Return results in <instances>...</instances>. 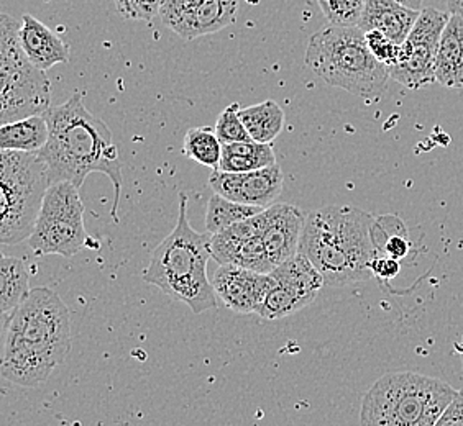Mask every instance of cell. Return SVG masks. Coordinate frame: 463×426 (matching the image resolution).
Returning <instances> with one entry per match:
<instances>
[{
	"mask_svg": "<svg viewBox=\"0 0 463 426\" xmlns=\"http://www.w3.org/2000/svg\"><path fill=\"white\" fill-rule=\"evenodd\" d=\"M43 116L50 136L38 154L45 161L50 184L71 182L80 189L92 172L106 174L116 190L110 213L118 223L117 208L124 186V164L108 124L90 114L80 92L61 106H50Z\"/></svg>",
	"mask_w": 463,
	"mask_h": 426,
	"instance_id": "cell-1",
	"label": "cell"
},
{
	"mask_svg": "<svg viewBox=\"0 0 463 426\" xmlns=\"http://www.w3.org/2000/svg\"><path fill=\"white\" fill-rule=\"evenodd\" d=\"M2 374L20 387H38L71 353V315L50 287H36L10 311Z\"/></svg>",
	"mask_w": 463,
	"mask_h": 426,
	"instance_id": "cell-2",
	"label": "cell"
},
{
	"mask_svg": "<svg viewBox=\"0 0 463 426\" xmlns=\"http://www.w3.org/2000/svg\"><path fill=\"white\" fill-rule=\"evenodd\" d=\"M373 215L352 205H327L309 213L299 253L319 269L326 285L372 279L370 264L380 256L373 240Z\"/></svg>",
	"mask_w": 463,
	"mask_h": 426,
	"instance_id": "cell-3",
	"label": "cell"
},
{
	"mask_svg": "<svg viewBox=\"0 0 463 426\" xmlns=\"http://www.w3.org/2000/svg\"><path fill=\"white\" fill-rule=\"evenodd\" d=\"M213 233H199L189 223L187 196H179L175 230L153 251L143 281L158 287L173 301L186 303L194 315L217 309V293L207 274Z\"/></svg>",
	"mask_w": 463,
	"mask_h": 426,
	"instance_id": "cell-4",
	"label": "cell"
},
{
	"mask_svg": "<svg viewBox=\"0 0 463 426\" xmlns=\"http://www.w3.org/2000/svg\"><path fill=\"white\" fill-rule=\"evenodd\" d=\"M306 66L322 82L364 98H378L392 79L388 68L366 45L358 27L327 25L316 32L306 50Z\"/></svg>",
	"mask_w": 463,
	"mask_h": 426,
	"instance_id": "cell-5",
	"label": "cell"
},
{
	"mask_svg": "<svg viewBox=\"0 0 463 426\" xmlns=\"http://www.w3.org/2000/svg\"><path fill=\"white\" fill-rule=\"evenodd\" d=\"M457 392L424 374H384L364 397L360 426H434Z\"/></svg>",
	"mask_w": 463,
	"mask_h": 426,
	"instance_id": "cell-6",
	"label": "cell"
},
{
	"mask_svg": "<svg viewBox=\"0 0 463 426\" xmlns=\"http://www.w3.org/2000/svg\"><path fill=\"white\" fill-rule=\"evenodd\" d=\"M50 184L38 153L0 152V241L14 246L28 240Z\"/></svg>",
	"mask_w": 463,
	"mask_h": 426,
	"instance_id": "cell-7",
	"label": "cell"
},
{
	"mask_svg": "<svg viewBox=\"0 0 463 426\" xmlns=\"http://www.w3.org/2000/svg\"><path fill=\"white\" fill-rule=\"evenodd\" d=\"M17 20H0V124L43 116L52 106V82L28 60L20 43Z\"/></svg>",
	"mask_w": 463,
	"mask_h": 426,
	"instance_id": "cell-8",
	"label": "cell"
},
{
	"mask_svg": "<svg viewBox=\"0 0 463 426\" xmlns=\"http://www.w3.org/2000/svg\"><path fill=\"white\" fill-rule=\"evenodd\" d=\"M28 246L36 256L60 255L66 258L82 249H99L100 243L84 227V204L78 187L71 182L48 187Z\"/></svg>",
	"mask_w": 463,
	"mask_h": 426,
	"instance_id": "cell-9",
	"label": "cell"
},
{
	"mask_svg": "<svg viewBox=\"0 0 463 426\" xmlns=\"http://www.w3.org/2000/svg\"><path fill=\"white\" fill-rule=\"evenodd\" d=\"M449 18L450 14L430 7L420 12L416 25L402 45L400 61L388 69L392 80L411 90L437 82V50Z\"/></svg>",
	"mask_w": 463,
	"mask_h": 426,
	"instance_id": "cell-10",
	"label": "cell"
},
{
	"mask_svg": "<svg viewBox=\"0 0 463 426\" xmlns=\"http://www.w3.org/2000/svg\"><path fill=\"white\" fill-rule=\"evenodd\" d=\"M269 274L277 284L268 293L267 301L257 315L265 320L285 319L311 305L321 292L326 281L319 269L303 253L294 255L283 264L275 267Z\"/></svg>",
	"mask_w": 463,
	"mask_h": 426,
	"instance_id": "cell-11",
	"label": "cell"
},
{
	"mask_svg": "<svg viewBox=\"0 0 463 426\" xmlns=\"http://www.w3.org/2000/svg\"><path fill=\"white\" fill-rule=\"evenodd\" d=\"M239 0H165L160 17L183 40H194L229 27L237 17Z\"/></svg>",
	"mask_w": 463,
	"mask_h": 426,
	"instance_id": "cell-12",
	"label": "cell"
},
{
	"mask_svg": "<svg viewBox=\"0 0 463 426\" xmlns=\"http://www.w3.org/2000/svg\"><path fill=\"white\" fill-rule=\"evenodd\" d=\"M260 213L245 222L235 223L231 228L213 235V259L219 264H233L261 274H269L275 266L268 258L267 248L261 238Z\"/></svg>",
	"mask_w": 463,
	"mask_h": 426,
	"instance_id": "cell-13",
	"label": "cell"
},
{
	"mask_svg": "<svg viewBox=\"0 0 463 426\" xmlns=\"http://www.w3.org/2000/svg\"><path fill=\"white\" fill-rule=\"evenodd\" d=\"M283 182L285 174L278 162L250 172H223L221 169H214L209 178V186L215 194L232 202L261 208L275 205L283 192Z\"/></svg>",
	"mask_w": 463,
	"mask_h": 426,
	"instance_id": "cell-14",
	"label": "cell"
},
{
	"mask_svg": "<svg viewBox=\"0 0 463 426\" xmlns=\"http://www.w3.org/2000/svg\"><path fill=\"white\" fill-rule=\"evenodd\" d=\"M275 284L277 281L271 274H261L233 264H221L213 275L217 297L227 309L239 315L257 313Z\"/></svg>",
	"mask_w": 463,
	"mask_h": 426,
	"instance_id": "cell-15",
	"label": "cell"
},
{
	"mask_svg": "<svg viewBox=\"0 0 463 426\" xmlns=\"http://www.w3.org/2000/svg\"><path fill=\"white\" fill-rule=\"evenodd\" d=\"M261 238L268 258L277 267L299 253L307 215L289 204H275L260 213Z\"/></svg>",
	"mask_w": 463,
	"mask_h": 426,
	"instance_id": "cell-16",
	"label": "cell"
},
{
	"mask_svg": "<svg viewBox=\"0 0 463 426\" xmlns=\"http://www.w3.org/2000/svg\"><path fill=\"white\" fill-rule=\"evenodd\" d=\"M422 10L406 7L398 0H366L365 10L358 22L364 32L378 30L394 43L402 45L416 25Z\"/></svg>",
	"mask_w": 463,
	"mask_h": 426,
	"instance_id": "cell-17",
	"label": "cell"
},
{
	"mask_svg": "<svg viewBox=\"0 0 463 426\" xmlns=\"http://www.w3.org/2000/svg\"><path fill=\"white\" fill-rule=\"evenodd\" d=\"M20 43L28 60L43 71L70 61L68 43L30 14H24L22 18Z\"/></svg>",
	"mask_w": 463,
	"mask_h": 426,
	"instance_id": "cell-18",
	"label": "cell"
},
{
	"mask_svg": "<svg viewBox=\"0 0 463 426\" xmlns=\"http://www.w3.org/2000/svg\"><path fill=\"white\" fill-rule=\"evenodd\" d=\"M436 80L450 89H463V15L450 14L437 50Z\"/></svg>",
	"mask_w": 463,
	"mask_h": 426,
	"instance_id": "cell-19",
	"label": "cell"
},
{
	"mask_svg": "<svg viewBox=\"0 0 463 426\" xmlns=\"http://www.w3.org/2000/svg\"><path fill=\"white\" fill-rule=\"evenodd\" d=\"M50 136L45 116H30L0 126V150L38 153Z\"/></svg>",
	"mask_w": 463,
	"mask_h": 426,
	"instance_id": "cell-20",
	"label": "cell"
},
{
	"mask_svg": "<svg viewBox=\"0 0 463 426\" xmlns=\"http://www.w3.org/2000/svg\"><path fill=\"white\" fill-rule=\"evenodd\" d=\"M277 164V156L269 143L237 142L223 144L219 169L223 172H250Z\"/></svg>",
	"mask_w": 463,
	"mask_h": 426,
	"instance_id": "cell-21",
	"label": "cell"
},
{
	"mask_svg": "<svg viewBox=\"0 0 463 426\" xmlns=\"http://www.w3.org/2000/svg\"><path fill=\"white\" fill-rule=\"evenodd\" d=\"M241 118L253 142L271 144L285 126V112L275 100L241 108Z\"/></svg>",
	"mask_w": 463,
	"mask_h": 426,
	"instance_id": "cell-22",
	"label": "cell"
},
{
	"mask_svg": "<svg viewBox=\"0 0 463 426\" xmlns=\"http://www.w3.org/2000/svg\"><path fill=\"white\" fill-rule=\"evenodd\" d=\"M30 275L22 259L2 256L0 259V311L7 315L30 295Z\"/></svg>",
	"mask_w": 463,
	"mask_h": 426,
	"instance_id": "cell-23",
	"label": "cell"
},
{
	"mask_svg": "<svg viewBox=\"0 0 463 426\" xmlns=\"http://www.w3.org/2000/svg\"><path fill=\"white\" fill-rule=\"evenodd\" d=\"M265 208L253 207V205H243L239 202H232L225 197L214 194L207 202V212H205V231L209 233H221V231L231 228L235 223L245 222L251 217L263 212Z\"/></svg>",
	"mask_w": 463,
	"mask_h": 426,
	"instance_id": "cell-24",
	"label": "cell"
},
{
	"mask_svg": "<svg viewBox=\"0 0 463 426\" xmlns=\"http://www.w3.org/2000/svg\"><path fill=\"white\" fill-rule=\"evenodd\" d=\"M222 142L215 134V128L211 126L189 128L183 142V152L189 160L196 161L211 169H219L222 160Z\"/></svg>",
	"mask_w": 463,
	"mask_h": 426,
	"instance_id": "cell-25",
	"label": "cell"
},
{
	"mask_svg": "<svg viewBox=\"0 0 463 426\" xmlns=\"http://www.w3.org/2000/svg\"><path fill=\"white\" fill-rule=\"evenodd\" d=\"M330 25L358 27L366 0H317Z\"/></svg>",
	"mask_w": 463,
	"mask_h": 426,
	"instance_id": "cell-26",
	"label": "cell"
},
{
	"mask_svg": "<svg viewBox=\"0 0 463 426\" xmlns=\"http://www.w3.org/2000/svg\"><path fill=\"white\" fill-rule=\"evenodd\" d=\"M241 106L239 102H233L225 110H222L217 118V124L214 126L215 134L222 144L251 140L245 125L241 122V106Z\"/></svg>",
	"mask_w": 463,
	"mask_h": 426,
	"instance_id": "cell-27",
	"label": "cell"
},
{
	"mask_svg": "<svg viewBox=\"0 0 463 426\" xmlns=\"http://www.w3.org/2000/svg\"><path fill=\"white\" fill-rule=\"evenodd\" d=\"M366 45L370 48V51L373 53L374 58L378 61L384 64L388 69L394 66L396 62L400 61V56H402V45L394 43L392 38L378 32V30H372V32H366Z\"/></svg>",
	"mask_w": 463,
	"mask_h": 426,
	"instance_id": "cell-28",
	"label": "cell"
},
{
	"mask_svg": "<svg viewBox=\"0 0 463 426\" xmlns=\"http://www.w3.org/2000/svg\"><path fill=\"white\" fill-rule=\"evenodd\" d=\"M117 10L127 20H153L160 15L165 0H114Z\"/></svg>",
	"mask_w": 463,
	"mask_h": 426,
	"instance_id": "cell-29",
	"label": "cell"
},
{
	"mask_svg": "<svg viewBox=\"0 0 463 426\" xmlns=\"http://www.w3.org/2000/svg\"><path fill=\"white\" fill-rule=\"evenodd\" d=\"M370 271L373 277H376L382 284H388V281L394 279L402 271V264L398 259L390 258V256H378L372 261Z\"/></svg>",
	"mask_w": 463,
	"mask_h": 426,
	"instance_id": "cell-30",
	"label": "cell"
},
{
	"mask_svg": "<svg viewBox=\"0 0 463 426\" xmlns=\"http://www.w3.org/2000/svg\"><path fill=\"white\" fill-rule=\"evenodd\" d=\"M434 426H463V410L458 400L454 399Z\"/></svg>",
	"mask_w": 463,
	"mask_h": 426,
	"instance_id": "cell-31",
	"label": "cell"
},
{
	"mask_svg": "<svg viewBox=\"0 0 463 426\" xmlns=\"http://www.w3.org/2000/svg\"><path fill=\"white\" fill-rule=\"evenodd\" d=\"M449 14H460L463 15V0H449Z\"/></svg>",
	"mask_w": 463,
	"mask_h": 426,
	"instance_id": "cell-32",
	"label": "cell"
},
{
	"mask_svg": "<svg viewBox=\"0 0 463 426\" xmlns=\"http://www.w3.org/2000/svg\"><path fill=\"white\" fill-rule=\"evenodd\" d=\"M398 2L414 10H422V4H424V0H398Z\"/></svg>",
	"mask_w": 463,
	"mask_h": 426,
	"instance_id": "cell-33",
	"label": "cell"
},
{
	"mask_svg": "<svg viewBox=\"0 0 463 426\" xmlns=\"http://www.w3.org/2000/svg\"><path fill=\"white\" fill-rule=\"evenodd\" d=\"M455 349H457V353L460 355V361H462V367H463V337L460 338V341L455 345Z\"/></svg>",
	"mask_w": 463,
	"mask_h": 426,
	"instance_id": "cell-34",
	"label": "cell"
},
{
	"mask_svg": "<svg viewBox=\"0 0 463 426\" xmlns=\"http://www.w3.org/2000/svg\"><path fill=\"white\" fill-rule=\"evenodd\" d=\"M455 399L458 400V403H460V407L463 410V389L462 391L457 392V395H455Z\"/></svg>",
	"mask_w": 463,
	"mask_h": 426,
	"instance_id": "cell-35",
	"label": "cell"
}]
</instances>
